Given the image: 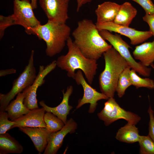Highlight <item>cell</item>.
<instances>
[{"mask_svg": "<svg viewBox=\"0 0 154 154\" xmlns=\"http://www.w3.org/2000/svg\"><path fill=\"white\" fill-rule=\"evenodd\" d=\"M72 35L75 45L88 59L97 60L112 47L102 37L96 24L90 19H84L78 21Z\"/></svg>", "mask_w": 154, "mask_h": 154, "instance_id": "1", "label": "cell"}, {"mask_svg": "<svg viewBox=\"0 0 154 154\" xmlns=\"http://www.w3.org/2000/svg\"><path fill=\"white\" fill-rule=\"evenodd\" d=\"M68 49L65 55L59 56L56 60L57 66L67 72V76L73 78L78 69L84 73L88 82L92 84L96 73L98 64L97 60L84 56L70 37L66 44Z\"/></svg>", "mask_w": 154, "mask_h": 154, "instance_id": "2", "label": "cell"}, {"mask_svg": "<svg viewBox=\"0 0 154 154\" xmlns=\"http://www.w3.org/2000/svg\"><path fill=\"white\" fill-rule=\"evenodd\" d=\"M103 55L105 66L99 75V84L101 92L109 98L114 97L119 76L129 65L113 47L105 52Z\"/></svg>", "mask_w": 154, "mask_h": 154, "instance_id": "3", "label": "cell"}, {"mask_svg": "<svg viewBox=\"0 0 154 154\" xmlns=\"http://www.w3.org/2000/svg\"><path fill=\"white\" fill-rule=\"evenodd\" d=\"M33 35L46 43V55L52 57L60 53L65 46L70 37L71 29L66 23L54 22L48 20L43 25L41 24L32 29Z\"/></svg>", "mask_w": 154, "mask_h": 154, "instance_id": "4", "label": "cell"}, {"mask_svg": "<svg viewBox=\"0 0 154 154\" xmlns=\"http://www.w3.org/2000/svg\"><path fill=\"white\" fill-rule=\"evenodd\" d=\"M34 51L33 50L27 65L23 72L13 81L11 90L6 94H0V112L5 111L11 101L33 83L37 76L34 64Z\"/></svg>", "mask_w": 154, "mask_h": 154, "instance_id": "5", "label": "cell"}, {"mask_svg": "<svg viewBox=\"0 0 154 154\" xmlns=\"http://www.w3.org/2000/svg\"><path fill=\"white\" fill-rule=\"evenodd\" d=\"M99 32L102 37L108 41L125 59L132 69L143 76L147 77L150 76L151 68L144 66L140 62H137L135 60L129 50V48L131 47L122 39L120 35L117 33L114 35L105 30H99Z\"/></svg>", "mask_w": 154, "mask_h": 154, "instance_id": "6", "label": "cell"}, {"mask_svg": "<svg viewBox=\"0 0 154 154\" xmlns=\"http://www.w3.org/2000/svg\"><path fill=\"white\" fill-rule=\"evenodd\" d=\"M107 100L103 108L97 114L98 118L104 122L106 126H109L120 119H124L128 123L135 125L141 120V117L137 114L121 108L114 97L109 98Z\"/></svg>", "mask_w": 154, "mask_h": 154, "instance_id": "7", "label": "cell"}, {"mask_svg": "<svg viewBox=\"0 0 154 154\" xmlns=\"http://www.w3.org/2000/svg\"><path fill=\"white\" fill-rule=\"evenodd\" d=\"M29 0H14L12 15L15 25L23 26L28 35L33 34L32 29L41 25L35 17Z\"/></svg>", "mask_w": 154, "mask_h": 154, "instance_id": "8", "label": "cell"}, {"mask_svg": "<svg viewBox=\"0 0 154 154\" xmlns=\"http://www.w3.org/2000/svg\"><path fill=\"white\" fill-rule=\"evenodd\" d=\"M99 30H105L124 35L129 38L130 43L136 45L142 43L153 36L150 31H141L129 27L118 25L113 21L96 23Z\"/></svg>", "mask_w": 154, "mask_h": 154, "instance_id": "9", "label": "cell"}, {"mask_svg": "<svg viewBox=\"0 0 154 154\" xmlns=\"http://www.w3.org/2000/svg\"><path fill=\"white\" fill-rule=\"evenodd\" d=\"M73 79L77 84L82 85L84 90L83 96L78 100L76 109L80 108L85 104L88 103L90 104L88 112L92 113L96 110L98 101L103 99L107 100L108 99L105 94L97 91L87 83L81 70H78Z\"/></svg>", "mask_w": 154, "mask_h": 154, "instance_id": "10", "label": "cell"}, {"mask_svg": "<svg viewBox=\"0 0 154 154\" xmlns=\"http://www.w3.org/2000/svg\"><path fill=\"white\" fill-rule=\"evenodd\" d=\"M70 0H38L48 20L59 23H66L69 18L68 13Z\"/></svg>", "mask_w": 154, "mask_h": 154, "instance_id": "11", "label": "cell"}, {"mask_svg": "<svg viewBox=\"0 0 154 154\" xmlns=\"http://www.w3.org/2000/svg\"><path fill=\"white\" fill-rule=\"evenodd\" d=\"M57 66L56 60L44 67L39 66V72L33 84L23 91L25 94L23 104L29 109L31 110L38 108L37 99V92L38 87L45 82V77L54 70Z\"/></svg>", "mask_w": 154, "mask_h": 154, "instance_id": "12", "label": "cell"}, {"mask_svg": "<svg viewBox=\"0 0 154 154\" xmlns=\"http://www.w3.org/2000/svg\"><path fill=\"white\" fill-rule=\"evenodd\" d=\"M77 123L72 118L67 120L60 130L52 133L44 152V154H56L62 145L64 138L68 133L75 132L77 128Z\"/></svg>", "mask_w": 154, "mask_h": 154, "instance_id": "13", "label": "cell"}, {"mask_svg": "<svg viewBox=\"0 0 154 154\" xmlns=\"http://www.w3.org/2000/svg\"><path fill=\"white\" fill-rule=\"evenodd\" d=\"M19 128L30 138L39 153L44 151L52 133L46 127H24Z\"/></svg>", "mask_w": 154, "mask_h": 154, "instance_id": "14", "label": "cell"}, {"mask_svg": "<svg viewBox=\"0 0 154 154\" xmlns=\"http://www.w3.org/2000/svg\"><path fill=\"white\" fill-rule=\"evenodd\" d=\"M45 112L43 107L31 110L27 114L14 120L15 123L11 129L24 127H46L44 119Z\"/></svg>", "mask_w": 154, "mask_h": 154, "instance_id": "15", "label": "cell"}, {"mask_svg": "<svg viewBox=\"0 0 154 154\" xmlns=\"http://www.w3.org/2000/svg\"><path fill=\"white\" fill-rule=\"evenodd\" d=\"M73 90L72 86H70L67 88L65 92L64 90L62 91L63 95L62 100L57 106L51 107L47 106L43 100L39 102L40 105L44 109L46 112H50L56 116L65 124L67 121V116L73 107L69 105V100Z\"/></svg>", "mask_w": 154, "mask_h": 154, "instance_id": "16", "label": "cell"}, {"mask_svg": "<svg viewBox=\"0 0 154 154\" xmlns=\"http://www.w3.org/2000/svg\"><path fill=\"white\" fill-rule=\"evenodd\" d=\"M120 5L111 1H106L98 5L95 10L97 23L114 21Z\"/></svg>", "mask_w": 154, "mask_h": 154, "instance_id": "17", "label": "cell"}, {"mask_svg": "<svg viewBox=\"0 0 154 154\" xmlns=\"http://www.w3.org/2000/svg\"><path fill=\"white\" fill-rule=\"evenodd\" d=\"M133 55L135 59L144 66H151L154 62V40L136 46Z\"/></svg>", "mask_w": 154, "mask_h": 154, "instance_id": "18", "label": "cell"}, {"mask_svg": "<svg viewBox=\"0 0 154 154\" xmlns=\"http://www.w3.org/2000/svg\"><path fill=\"white\" fill-rule=\"evenodd\" d=\"M25 97L23 91L19 93L16 99L10 102L7 106L5 111L7 112L11 120L14 121L30 111L23 104Z\"/></svg>", "mask_w": 154, "mask_h": 154, "instance_id": "19", "label": "cell"}, {"mask_svg": "<svg viewBox=\"0 0 154 154\" xmlns=\"http://www.w3.org/2000/svg\"><path fill=\"white\" fill-rule=\"evenodd\" d=\"M137 13V9L130 3L124 2L120 5L118 13L113 22L118 25L129 27Z\"/></svg>", "mask_w": 154, "mask_h": 154, "instance_id": "20", "label": "cell"}, {"mask_svg": "<svg viewBox=\"0 0 154 154\" xmlns=\"http://www.w3.org/2000/svg\"><path fill=\"white\" fill-rule=\"evenodd\" d=\"M140 135L135 125L127 123L118 130L115 137L118 141L128 143L138 142Z\"/></svg>", "mask_w": 154, "mask_h": 154, "instance_id": "21", "label": "cell"}, {"mask_svg": "<svg viewBox=\"0 0 154 154\" xmlns=\"http://www.w3.org/2000/svg\"><path fill=\"white\" fill-rule=\"evenodd\" d=\"M23 150L22 146L8 133L0 134V154H20Z\"/></svg>", "mask_w": 154, "mask_h": 154, "instance_id": "22", "label": "cell"}, {"mask_svg": "<svg viewBox=\"0 0 154 154\" xmlns=\"http://www.w3.org/2000/svg\"><path fill=\"white\" fill-rule=\"evenodd\" d=\"M131 67H127L121 74L117 83L116 89L118 97L121 98L125 94L127 89L132 85L130 75Z\"/></svg>", "mask_w": 154, "mask_h": 154, "instance_id": "23", "label": "cell"}, {"mask_svg": "<svg viewBox=\"0 0 154 154\" xmlns=\"http://www.w3.org/2000/svg\"><path fill=\"white\" fill-rule=\"evenodd\" d=\"M46 124V128L50 133L56 132L61 129L64 126V122L53 113L46 112L44 117Z\"/></svg>", "mask_w": 154, "mask_h": 154, "instance_id": "24", "label": "cell"}, {"mask_svg": "<svg viewBox=\"0 0 154 154\" xmlns=\"http://www.w3.org/2000/svg\"><path fill=\"white\" fill-rule=\"evenodd\" d=\"M136 72L133 69H131L130 75L132 85L137 88L144 87L150 89H154V81L153 80L148 78H141Z\"/></svg>", "mask_w": 154, "mask_h": 154, "instance_id": "25", "label": "cell"}, {"mask_svg": "<svg viewBox=\"0 0 154 154\" xmlns=\"http://www.w3.org/2000/svg\"><path fill=\"white\" fill-rule=\"evenodd\" d=\"M138 142L140 154H154V142L148 135H140Z\"/></svg>", "mask_w": 154, "mask_h": 154, "instance_id": "26", "label": "cell"}, {"mask_svg": "<svg viewBox=\"0 0 154 154\" xmlns=\"http://www.w3.org/2000/svg\"><path fill=\"white\" fill-rule=\"evenodd\" d=\"M9 118L7 112H0V134L5 133L15 125V121L9 120Z\"/></svg>", "mask_w": 154, "mask_h": 154, "instance_id": "27", "label": "cell"}, {"mask_svg": "<svg viewBox=\"0 0 154 154\" xmlns=\"http://www.w3.org/2000/svg\"><path fill=\"white\" fill-rule=\"evenodd\" d=\"M15 25L12 15L5 17L0 15V38L1 39L4 36L5 30L8 27Z\"/></svg>", "mask_w": 154, "mask_h": 154, "instance_id": "28", "label": "cell"}, {"mask_svg": "<svg viewBox=\"0 0 154 154\" xmlns=\"http://www.w3.org/2000/svg\"><path fill=\"white\" fill-rule=\"evenodd\" d=\"M137 3L144 9L145 13L154 14V4L151 0H131Z\"/></svg>", "mask_w": 154, "mask_h": 154, "instance_id": "29", "label": "cell"}, {"mask_svg": "<svg viewBox=\"0 0 154 154\" xmlns=\"http://www.w3.org/2000/svg\"><path fill=\"white\" fill-rule=\"evenodd\" d=\"M147 112L149 117L148 135L154 142V112L151 105L149 107Z\"/></svg>", "mask_w": 154, "mask_h": 154, "instance_id": "30", "label": "cell"}, {"mask_svg": "<svg viewBox=\"0 0 154 154\" xmlns=\"http://www.w3.org/2000/svg\"><path fill=\"white\" fill-rule=\"evenodd\" d=\"M143 20L149 25V30L153 36L154 37V14H149L145 13L143 17Z\"/></svg>", "mask_w": 154, "mask_h": 154, "instance_id": "31", "label": "cell"}, {"mask_svg": "<svg viewBox=\"0 0 154 154\" xmlns=\"http://www.w3.org/2000/svg\"><path fill=\"white\" fill-rule=\"evenodd\" d=\"M16 70L14 68L1 70L0 71V76H5L8 74L16 73Z\"/></svg>", "mask_w": 154, "mask_h": 154, "instance_id": "32", "label": "cell"}, {"mask_svg": "<svg viewBox=\"0 0 154 154\" xmlns=\"http://www.w3.org/2000/svg\"><path fill=\"white\" fill-rule=\"evenodd\" d=\"M77 7L76 11L78 12L83 5L91 2L92 0H76Z\"/></svg>", "mask_w": 154, "mask_h": 154, "instance_id": "33", "label": "cell"}, {"mask_svg": "<svg viewBox=\"0 0 154 154\" xmlns=\"http://www.w3.org/2000/svg\"><path fill=\"white\" fill-rule=\"evenodd\" d=\"M38 0H31V3L33 9L37 8V1Z\"/></svg>", "mask_w": 154, "mask_h": 154, "instance_id": "34", "label": "cell"}, {"mask_svg": "<svg viewBox=\"0 0 154 154\" xmlns=\"http://www.w3.org/2000/svg\"><path fill=\"white\" fill-rule=\"evenodd\" d=\"M150 66L154 70V64H152Z\"/></svg>", "mask_w": 154, "mask_h": 154, "instance_id": "35", "label": "cell"}]
</instances>
